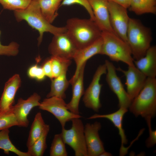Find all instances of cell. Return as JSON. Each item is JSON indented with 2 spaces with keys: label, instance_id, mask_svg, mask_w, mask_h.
<instances>
[{
  "label": "cell",
  "instance_id": "obj_1",
  "mask_svg": "<svg viewBox=\"0 0 156 156\" xmlns=\"http://www.w3.org/2000/svg\"><path fill=\"white\" fill-rule=\"evenodd\" d=\"M16 21H25L29 26L37 30L39 34L38 38V45L40 44L44 32H49L53 35L66 32V27H57L49 23L42 14L38 0H31L25 8L14 11Z\"/></svg>",
  "mask_w": 156,
  "mask_h": 156
},
{
  "label": "cell",
  "instance_id": "obj_2",
  "mask_svg": "<svg viewBox=\"0 0 156 156\" xmlns=\"http://www.w3.org/2000/svg\"><path fill=\"white\" fill-rule=\"evenodd\" d=\"M65 27L67 33L79 49L91 44L101 37L102 31L90 18H69Z\"/></svg>",
  "mask_w": 156,
  "mask_h": 156
},
{
  "label": "cell",
  "instance_id": "obj_3",
  "mask_svg": "<svg viewBox=\"0 0 156 156\" xmlns=\"http://www.w3.org/2000/svg\"><path fill=\"white\" fill-rule=\"evenodd\" d=\"M127 38L133 57L137 60L145 56L151 46V30L139 19L130 18Z\"/></svg>",
  "mask_w": 156,
  "mask_h": 156
},
{
  "label": "cell",
  "instance_id": "obj_4",
  "mask_svg": "<svg viewBox=\"0 0 156 156\" xmlns=\"http://www.w3.org/2000/svg\"><path fill=\"white\" fill-rule=\"evenodd\" d=\"M129 108L135 116H141L145 120L155 116L156 114L155 78L147 77L143 88L133 100Z\"/></svg>",
  "mask_w": 156,
  "mask_h": 156
},
{
  "label": "cell",
  "instance_id": "obj_5",
  "mask_svg": "<svg viewBox=\"0 0 156 156\" xmlns=\"http://www.w3.org/2000/svg\"><path fill=\"white\" fill-rule=\"evenodd\" d=\"M103 43L100 54L107 56L112 61L121 62L128 66H134V60L127 43L115 33L102 31Z\"/></svg>",
  "mask_w": 156,
  "mask_h": 156
},
{
  "label": "cell",
  "instance_id": "obj_6",
  "mask_svg": "<svg viewBox=\"0 0 156 156\" xmlns=\"http://www.w3.org/2000/svg\"><path fill=\"white\" fill-rule=\"evenodd\" d=\"M80 118L71 120L69 129L62 128L60 133L65 144L74 151L76 156H88L84 132V126Z\"/></svg>",
  "mask_w": 156,
  "mask_h": 156
},
{
  "label": "cell",
  "instance_id": "obj_7",
  "mask_svg": "<svg viewBox=\"0 0 156 156\" xmlns=\"http://www.w3.org/2000/svg\"><path fill=\"white\" fill-rule=\"evenodd\" d=\"M64 99L56 97L44 99L38 106L39 109L52 114L59 121L62 128H65L66 123L75 118H81L79 115L74 114L68 110Z\"/></svg>",
  "mask_w": 156,
  "mask_h": 156
},
{
  "label": "cell",
  "instance_id": "obj_8",
  "mask_svg": "<svg viewBox=\"0 0 156 156\" xmlns=\"http://www.w3.org/2000/svg\"><path fill=\"white\" fill-rule=\"evenodd\" d=\"M106 73L105 64L99 66L83 95V101L85 106L96 112H99L101 107L100 96L102 85L100 83V79L102 76Z\"/></svg>",
  "mask_w": 156,
  "mask_h": 156
},
{
  "label": "cell",
  "instance_id": "obj_9",
  "mask_svg": "<svg viewBox=\"0 0 156 156\" xmlns=\"http://www.w3.org/2000/svg\"><path fill=\"white\" fill-rule=\"evenodd\" d=\"M108 9L110 24L115 33L127 42V34L130 18L127 9L109 1Z\"/></svg>",
  "mask_w": 156,
  "mask_h": 156
},
{
  "label": "cell",
  "instance_id": "obj_10",
  "mask_svg": "<svg viewBox=\"0 0 156 156\" xmlns=\"http://www.w3.org/2000/svg\"><path fill=\"white\" fill-rule=\"evenodd\" d=\"M48 49L52 56L71 60L79 49L66 32L53 35Z\"/></svg>",
  "mask_w": 156,
  "mask_h": 156
},
{
  "label": "cell",
  "instance_id": "obj_11",
  "mask_svg": "<svg viewBox=\"0 0 156 156\" xmlns=\"http://www.w3.org/2000/svg\"><path fill=\"white\" fill-rule=\"evenodd\" d=\"M105 64L107 68L106 80L111 90L118 98L119 107L128 109L132 100L117 74L116 68L113 63L107 60H105Z\"/></svg>",
  "mask_w": 156,
  "mask_h": 156
},
{
  "label": "cell",
  "instance_id": "obj_12",
  "mask_svg": "<svg viewBox=\"0 0 156 156\" xmlns=\"http://www.w3.org/2000/svg\"><path fill=\"white\" fill-rule=\"evenodd\" d=\"M40 96L35 92L26 99L20 98L17 103L13 105L12 109L18 123V126L27 127L29 122L28 116L34 107L40 104Z\"/></svg>",
  "mask_w": 156,
  "mask_h": 156
},
{
  "label": "cell",
  "instance_id": "obj_13",
  "mask_svg": "<svg viewBox=\"0 0 156 156\" xmlns=\"http://www.w3.org/2000/svg\"><path fill=\"white\" fill-rule=\"evenodd\" d=\"M116 70L122 72L125 76L126 91L132 101L143 88L147 77L135 66H128L127 70L120 67Z\"/></svg>",
  "mask_w": 156,
  "mask_h": 156
},
{
  "label": "cell",
  "instance_id": "obj_14",
  "mask_svg": "<svg viewBox=\"0 0 156 156\" xmlns=\"http://www.w3.org/2000/svg\"><path fill=\"white\" fill-rule=\"evenodd\" d=\"M101 127V123L97 121L93 124L87 123L84 126V132L88 156H99L105 151L103 144L99 133Z\"/></svg>",
  "mask_w": 156,
  "mask_h": 156
},
{
  "label": "cell",
  "instance_id": "obj_15",
  "mask_svg": "<svg viewBox=\"0 0 156 156\" xmlns=\"http://www.w3.org/2000/svg\"><path fill=\"white\" fill-rule=\"evenodd\" d=\"M103 43L101 37L92 44L82 49H78L75 53L73 59L76 64L75 73L69 80L72 85L78 77L80 69L84 64L93 56L100 54Z\"/></svg>",
  "mask_w": 156,
  "mask_h": 156
},
{
  "label": "cell",
  "instance_id": "obj_16",
  "mask_svg": "<svg viewBox=\"0 0 156 156\" xmlns=\"http://www.w3.org/2000/svg\"><path fill=\"white\" fill-rule=\"evenodd\" d=\"M88 1L93 11L95 21L101 31L115 33L110 21L108 9V0Z\"/></svg>",
  "mask_w": 156,
  "mask_h": 156
},
{
  "label": "cell",
  "instance_id": "obj_17",
  "mask_svg": "<svg viewBox=\"0 0 156 156\" xmlns=\"http://www.w3.org/2000/svg\"><path fill=\"white\" fill-rule=\"evenodd\" d=\"M19 75L14 74L5 83L0 99V112L10 110L13 106L16 94L21 84Z\"/></svg>",
  "mask_w": 156,
  "mask_h": 156
},
{
  "label": "cell",
  "instance_id": "obj_18",
  "mask_svg": "<svg viewBox=\"0 0 156 156\" xmlns=\"http://www.w3.org/2000/svg\"><path fill=\"white\" fill-rule=\"evenodd\" d=\"M127 111V109L119 107L118 110L112 113L104 114H95L87 118L88 119L98 118L107 119L110 121L118 129L121 139V146L120 150V156L125 155L127 152V148L124 146V145L127 143V140L123 128L122 121L124 115Z\"/></svg>",
  "mask_w": 156,
  "mask_h": 156
},
{
  "label": "cell",
  "instance_id": "obj_19",
  "mask_svg": "<svg viewBox=\"0 0 156 156\" xmlns=\"http://www.w3.org/2000/svg\"><path fill=\"white\" fill-rule=\"evenodd\" d=\"M135 66L147 77L156 76V46H151L144 56L134 60Z\"/></svg>",
  "mask_w": 156,
  "mask_h": 156
},
{
  "label": "cell",
  "instance_id": "obj_20",
  "mask_svg": "<svg viewBox=\"0 0 156 156\" xmlns=\"http://www.w3.org/2000/svg\"><path fill=\"white\" fill-rule=\"evenodd\" d=\"M86 63L81 68L76 80L72 85V95L71 100L66 104L68 110L72 113L79 115V105L81 99L84 93L83 85L84 73Z\"/></svg>",
  "mask_w": 156,
  "mask_h": 156
},
{
  "label": "cell",
  "instance_id": "obj_21",
  "mask_svg": "<svg viewBox=\"0 0 156 156\" xmlns=\"http://www.w3.org/2000/svg\"><path fill=\"white\" fill-rule=\"evenodd\" d=\"M66 73L65 72L51 79V90L47 98L55 96L64 99L66 98L65 92L70 84L66 78Z\"/></svg>",
  "mask_w": 156,
  "mask_h": 156
},
{
  "label": "cell",
  "instance_id": "obj_22",
  "mask_svg": "<svg viewBox=\"0 0 156 156\" xmlns=\"http://www.w3.org/2000/svg\"><path fill=\"white\" fill-rule=\"evenodd\" d=\"M62 0H38L41 12L46 19L51 24L58 15V9Z\"/></svg>",
  "mask_w": 156,
  "mask_h": 156
},
{
  "label": "cell",
  "instance_id": "obj_23",
  "mask_svg": "<svg viewBox=\"0 0 156 156\" xmlns=\"http://www.w3.org/2000/svg\"><path fill=\"white\" fill-rule=\"evenodd\" d=\"M138 15L145 14H156V0H131L128 8Z\"/></svg>",
  "mask_w": 156,
  "mask_h": 156
},
{
  "label": "cell",
  "instance_id": "obj_24",
  "mask_svg": "<svg viewBox=\"0 0 156 156\" xmlns=\"http://www.w3.org/2000/svg\"><path fill=\"white\" fill-rule=\"evenodd\" d=\"M45 125L41 113L38 112L35 116L29 131L26 143L27 148L41 136Z\"/></svg>",
  "mask_w": 156,
  "mask_h": 156
},
{
  "label": "cell",
  "instance_id": "obj_25",
  "mask_svg": "<svg viewBox=\"0 0 156 156\" xmlns=\"http://www.w3.org/2000/svg\"><path fill=\"white\" fill-rule=\"evenodd\" d=\"M50 130V126L46 124L42 133L40 137L30 147L27 152L30 156H42L47 148L46 140Z\"/></svg>",
  "mask_w": 156,
  "mask_h": 156
},
{
  "label": "cell",
  "instance_id": "obj_26",
  "mask_svg": "<svg viewBox=\"0 0 156 156\" xmlns=\"http://www.w3.org/2000/svg\"><path fill=\"white\" fill-rule=\"evenodd\" d=\"M9 129L0 131V149L3 151L4 153L9 155L10 152L13 153L18 156H30L27 152H23L17 148L10 140Z\"/></svg>",
  "mask_w": 156,
  "mask_h": 156
},
{
  "label": "cell",
  "instance_id": "obj_27",
  "mask_svg": "<svg viewBox=\"0 0 156 156\" xmlns=\"http://www.w3.org/2000/svg\"><path fill=\"white\" fill-rule=\"evenodd\" d=\"M50 59L53 78L67 72L68 68L71 63V60H66L56 56L51 55Z\"/></svg>",
  "mask_w": 156,
  "mask_h": 156
},
{
  "label": "cell",
  "instance_id": "obj_28",
  "mask_svg": "<svg viewBox=\"0 0 156 156\" xmlns=\"http://www.w3.org/2000/svg\"><path fill=\"white\" fill-rule=\"evenodd\" d=\"M61 133L55 134L50 147V156H67L68 153Z\"/></svg>",
  "mask_w": 156,
  "mask_h": 156
},
{
  "label": "cell",
  "instance_id": "obj_29",
  "mask_svg": "<svg viewBox=\"0 0 156 156\" xmlns=\"http://www.w3.org/2000/svg\"><path fill=\"white\" fill-rule=\"evenodd\" d=\"M16 126L18 123L12 109L0 112V131Z\"/></svg>",
  "mask_w": 156,
  "mask_h": 156
},
{
  "label": "cell",
  "instance_id": "obj_30",
  "mask_svg": "<svg viewBox=\"0 0 156 156\" xmlns=\"http://www.w3.org/2000/svg\"><path fill=\"white\" fill-rule=\"evenodd\" d=\"M31 0H0V3L5 9L15 11L26 8Z\"/></svg>",
  "mask_w": 156,
  "mask_h": 156
},
{
  "label": "cell",
  "instance_id": "obj_31",
  "mask_svg": "<svg viewBox=\"0 0 156 156\" xmlns=\"http://www.w3.org/2000/svg\"><path fill=\"white\" fill-rule=\"evenodd\" d=\"M1 31L0 30V36ZM19 45L16 42H12L8 45H2L0 41V55L15 56L19 52Z\"/></svg>",
  "mask_w": 156,
  "mask_h": 156
},
{
  "label": "cell",
  "instance_id": "obj_32",
  "mask_svg": "<svg viewBox=\"0 0 156 156\" xmlns=\"http://www.w3.org/2000/svg\"><path fill=\"white\" fill-rule=\"evenodd\" d=\"M76 4L83 7L88 13L90 18L95 21V19L93 11L88 0H62L60 6H69Z\"/></svg>",
  "mask_w": 156,
  "mask_h": 156
},
{
  "label": "cell",
  "instance_id": "obj_33",
  "mask_svg": "<svg viewBox=\"0 0 156 156\" xmlns=\"http://www.w3.org/2000/svg\"><path fill=\"white\" fill-rule=\"evenodd\" d=\"M27 74L29 78L40 81L43 80L46 77L42 67L37 64L30 66L28 70Z\"/></svg>",
  "mask_w": 156,
  "mask_h": 156
},
{
  "label": "cell",
  "instance_id": "obj_34",
  "mask_svg": "<svg viewBox=\"0 0 156 156\" xmlns=\"http://www.w3.org/2000/svg\"><path fill=\"white\" fill-rule=\"evenodd\" d=\"M151 119H149L146 120L149 132V136L146 141V146L148 148L152 147L156 143V131H153L152 129Z\"/></svg>",
  "mask_w": 156,
  "mask_h": 156
},
{
  "label": "cell",
  "instance_id": "obj_35",
  "mask_svg": "<svg viewBox=\"0 0 156 156\" xmlns=\"http://www.w3.org/2000/svg\"><path fill=\"white\" fill-rule=\"evenodd\" d=\"M42 67L45 76L48 77L51 80L53 79V77L50 57L45 61Z\"/></svg>",
  "mask_w": 156,
  "mask_h": 156
},
{
  "label": "cell",
  "instance_id": "obj_36",
  "mask_svg": "<svg viewBox=\"0 0 156 156\" xmlns=\"http://www.w3.org/2000/svg\"><path fill=\"white\" fill-rule=\"evenodd\" d=\"M118 3L127 9L129 8L131 0H108Z\"/></svg>",
  "mask_w": 156,
  "mask_h": 156
},
{
  "label": "cell",
  "instance_id": "obj_37",
  "mask_svg": "<svg viewBox=\"0 0 156 156\" xmlns=\"http://www.w3.org/2000/svg\"><path fill=\"white\" fill-rule=\"evenodd\" d=\"M112 155L110 153L106 152L105 151L101 153L99 156H111Z\"/></svg>",
  "mask_w": 156,
  "mask_h": 156
}]
</instances>
